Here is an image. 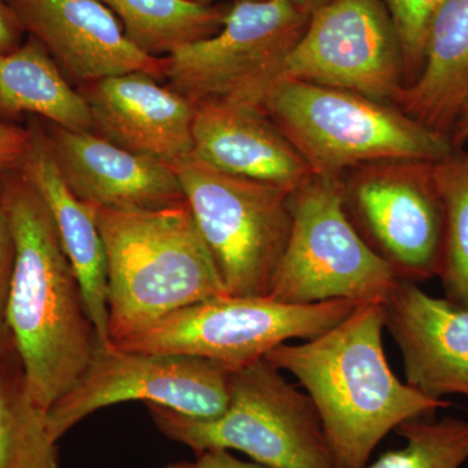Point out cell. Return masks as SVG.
<instances>
[{"instance_id": "cell-1", "label": "cell", "mask_w": 468, "mask_h": 468, "mask_svg": "<svg viewBox=\"0 0 468 468\" xmlns=\"http://www.w3.org/2000/svg\"><path fill=\"white\" fill-rule=\"evenodd\" d=\"M0 207L15 245L9 331L29 392L48 410L85 374L98 338L50 211L17 169L3 176Z\"/></svg>"}, {"instance_id": "cell-2", "label": "cell", "mask_w": 468, "mask_h": 468, "mask_svg": "<svg viewBox=\"0 0 468 468\" xmlns=\"http://www.w3.org/2000/svg\"><path fill=\"white\" fill-rule=\"evenodd\" d=\"M384 329L381 303H362L324 334L280 345L264 358L306 390L338 468L367 466L392 431L451 406L428 399L393 374Z\"/></svg>"}, {"instance_id": "cell-3", "label": "cell", "mask_w": 468, "mask_h": 468, "mask_svg": "<svg viewBox=\"0 0 468 468\" xmlns=\"http://www.w3.org/2000/svg\"><path fill=\"white\" fill-rule=\"evenodd\" d=\"M97 223L107 258L111 344L227 294L186 199L155 209L97 208Z\"/></svg>"}, {"instance_id": "cell-4", "label": "cell", "mask_w": 468, "mask_h": 468, "mask_svg": "<svg viewBox=\"0 0 468 468\" xmlns=\"http://www.w3.org/2000/svg\"><path fill=\"white\" fill-rule=\"evenodd\" d=\"M254 106L270 117L315 177L343 178L363 165L392 160L439 162L454 150L449 138L394 104L341 89L280 77Z\"/></svg>"}, {"instance_id": "cell-5", "label": "cell", "mask_w": 468, "mask_h": 468, "mask_svg": "<svg viewBox=\"0 0 468 468\" xmlns=\"http://www.w3.org/2000/svg\"><path fill=\"white\" fill-rule=\"evenodd\" d=\"M156 428L194 452L237 451L267 468H338L315 405L266 359L229 374V399L218 418L186 417L146 403Z\"/></svg>"}, {"instance_id": "cell-6", "label": "cell", "mask_w": 468, "mask_h": 468, "mask_svg": "<svg viewBox=\"0 0 468 468\" xmlns=\"http://www.w3.org/2000/svg\"><path fill=\"white\" fill-rule=\"evenodd\" d=\"M289 206L291 234L267 297L286 304L381 303L399 279L351 223L343 178H311Z\"/></svg>"}, {"instance_id": "cell-7", "label": "cell", "mask_w": 468, "mask_h": 468, "mask_svg": "<svg viewBox=\"0 0 468 468\" xmlns=\"http://www.w3.org/2000/svg\"><path fill=\"white\" fill-rule=\"evenodd\" d=\"M358 303L335 300L286 304L270 297L218 295L165 316L116 346L196 356L234 371L294 340H311L350 315Z\"/></svg>"}, {"instance_id": "cell-8", "label": "cell", "mask_w": 468, "mask_h": 468, "mask_svg": "<svg viewBox=\"0 0 468 468\" xmlns=\"http://www.w3.org/2000/svg\"><path fill=\"white\" fill-rule=\"evenodd\" d=\"M175 169L227 294L267 295L291 234L292 193L194 158Z\"/></svg>"}, {"instance_id": "cell-9", "label": "cell", "mask_w": 468, "mask_h": 468, "mask_svg": "<svg viewBox=\"0 0 468 468\" xmlns=\"http://www.w3.org/2000/svg\"><path fill=\"white\" fill-rule=\"evenodd\" d=\"M310 17L291 0L233 3L215 36L165 58L163 82L196 106L218 100L254 104L282 77Z\"/></svg>"}, {"instance_id": "cell-10", "label": "cell", "mask_w": 468, "mask_h": 468, "mask_svg": "<svg viewBox=\"0 0 468 468\" xmlns=\"http://www.w3.org/2000/svg\"><path fill=\"white\" fill-rule=\"evenodd\" d=\"M435 163H372L343 177L351 223L403 282H427L441 267L445 209Z\"/></svg>"}, {"instance_id": "cell-11", "label": "cell", "mask_w": 468, "mask_h": 468, "mask_svg": "<svg viewBox=\"0 0 468 468\" xmlns=\"http://www.w3.org/2000/svg\"><path fill=\"white\" fill-rule=\"evenodd\" d=\"M229 374L196 356L97 343L85 374L48 409V428L58 441L98 410L128 401L165 406L190 418H218L229 399Z\"/></svg>"}, {"instance_id": "cell-12", "label": "cell", "mask_w": 468, "mask_h": 468, "mask_svg": "<svg viewBox=\"0 0 468 468\" xmlns=\"http://www.w3.org/2000/svg\"><path fill=\"white\" fill-rule=\"evenodd\" d=\"M282 77L393 104L405 66L384 0H331L314 12Z\"/></svg>"}, {"instance_id": "cell-13", "label": "cell", "mask_w": 468, "mask_h": 468, "mask_svg": "<svg viewBox=\"0 0 468 468\" xmlns=\"http://www.w3.org/2000/svg\"><path fill=\"white\" fill-rule=\"evenodd\" d=\"M8 3L27 36L38 39L77 85L129 72H146L163 81L165 58L151 57L135 48L115 15L97 0Z\"/></svg>"}, {"instance_id": "cell-14", "label": "cell", "mask_w": 468, "mask_h": 468, "mask_svg": "<svg viewBox=\"0 0 468 468\" xmlns=\"http://www.w3.org/2000/svg\"><path fill=\"white\" fill-rule=\"evenodd\" d=\"M92 133L176 167L193 156L196 104L146 72L104 77L79 86Z\"/></svg>"}, {"instance_id": "cell-15", "label": "cell", "mask_w": 468, "mask_h": 468, "mask_svg": "<svg viewBox=\"0 0 468 468\" xmlns=\"http://www.w3.org/2000/svg\"><path fill=\"white\" fill-rule=\"evenodd\" d=\"M39 120L68 186L92 207L155 209L185 201L171 165L122 149L92 132Z\"/></svg>"}, {"instance_id": "cell-16", "label": "cell", "mask_w": 468, "mask_h": 468, "mask_svg": "<svg viewBox=\"0 0 468 468\" xmlns=\"http://www.w3.org/2000/svg\"><path fill=\"white\" fill-rule=\"evenodd\" d=\"M381 307L401 351L405 383L428 399L468 397V309L403 280Z\"/></svg>"}, {"instance_id": "cell-17", "label": "cell", "mask_w": 468, "mask_h": 468, "mask_svg": "<svg viewBox=\"0 0 468 468\" xmlns=\"http://www.w3.org/2000/svg\"><path fill=\"white\" fill-rule=\"evenodd\" d=\"M192 158L224 174L275 185L291 193L315 177L270 117L245 101L197 104Z\"/></svg>"}, {"instance_id": "cell-18", "label": "cell", "mask_w": 468, "mask_h": 468, "mask_svg": "<svg viewBox=\"0 0 468 468\" xmlns=\"http://www.w3.org/2000/svg\"><path fill=\"white\" fill-rule=\"evenodd\" d=\"M32 141L17 171L42 197L68 260L75 270L98 343L110 344L107 258L97 223V208L81 201L68 186L38 117L29 124Z\"/></svg>"}, {"instance_id": "cell-19", "label": "cell", "mask_w": 468, "mask_h": 468, "mask_svg": "<svg viewBox=\"0 0 468 468\" xmlns=\"http://www.w3.org/2000/svg\"><path fill=\"white\" fill-rule=\"evenodd\" d=\"M393 104L451 141L452 128L468 106V0H446L436 12L423 68Z\"/></svg>"}, {"instance_id": "cell-20", "label": "cell", "mask_w": 468, "mask_h": 468, "mask_svg": "<svg viewBox=\"0 0 468 468\" xmlns=\"http://www.w3.org/2000/svg\"><path fill=\"white\" fill-rule=\"evenodd\" d=\"M23 115L70 131L92 132L85 98L32 36L17 50L0 57V122Z\"/></svg>"}, {"instance_id": "cell-21", "label": "cell", "mask_w": 468, "mask_h": 468, "mask_svg": "<svg viewBox=\"0 0 468 468\" xmlns=\"http://www.w3.org/2000/svg\"><path fill=\"white\" fill-rule=\"evenodd\" d=\"M115 15L126 38L151 57L215 36L227 11L189 0H97Z\"/></svg>"}, {"instance_id": "cell-22", "label": "cell", "mask_w": 468, "mask_h": 468, "mask_svg": "<svg viewBox=\"0 0 468 468\" xmlns=\"http://www.w3.org/2000/svg\"><path fill=\"white\" fill-rule=\"evenodd\" d=\"M48 411L30 394L17 353L0 359V468H58Z\"/></svg>"}, {"instance_id": "cell-23", "label": "cell", "mask_w": 468, "mask_h": 468, "mask_svg": "<svg viewBox=\"0 0 468 468\" xmlns=\"http://www.w3.org/2000/svg\"><path fill=\"white\" fill-rule=\"evenodd\" d=\"M445 209L442 258L439 276L445 298L468 309V154L452 150L435 163Z\"/></svg>"}, {"instance_id": "cell-24", "label": "cell", "mask_w": 468, "mask_h": 468, "mask_svg": "<svg viewBox=\"0 0 468 468\" xmlns=\"http://www.w3.org/2000/svg\"><path fill=\"white\" fill-rule=\"evenodd\" d=\"M394 432L405 445L363 468H463L468 462V420L418 418Z\"/></svg>"}, {"instance_id": "cell-25", "label": "cell", "mask_w": 468, "mask_h": 468, "mask_svg": "<svg viewBox=\"0 0 468 468\" xmlns=\"http://www.w3.org/2000/svg\"><path fill=\"white\" fill-rule=\"evenodd\" d=\"M446 0H384L399 33L405 66V85L420 73L428 32L436 12Z\"/></svg>"}, {"instance_id": "cell-26", "label": "cell", "mask_w": 468, "mask_h": 468, "mask_svg": "<svg viewBox=\"0 0 468 468\" xmlns=\"http://www.w3.org/2000/svg\"><path fill=\"white\" fill-rule=\"evenodd\" d=\"M15 245L5 212L0 207V359L17 353L8 325L9 292L14 271Z\"/></svg>"}, {"instance_id": "cell-27", "label": "cell", "mask_w": 468, "mask_h": 468, "mask_svg": "<svg viewBox=\"0 0 468 468\" xmlns=\"http://www.w3.org/2000/svg\"><path fill=\"white\" fill-rule=\"evenodd\" d=\"M32 141L29 126L23 128L7 122H0V176L15 171Z\"/></svg>"}, {"instance_id": "cell-28", "label": "cell", "mask_w": 468, "mask_h": 468, "mask_svg": "<svg viewBox=\"0 0 468 468\" xmlns=\"http://www.w3.org/2000/svg\"><path fill=\"white\" fill-rule=\"evenodd\" d=\"M27 30L8 0H0V57L17 50L24 43Z\"/></svg>"}, {"instance_id": "cell-29", "label": "cell", "mask_w": 468, "mask_h": 468, "mask_svg": "<svg viewBox=\"0 0 468 468\" xmlns=\"http://www.w3.org/2000/svg\"><path fill=\"white\" fill-rule=\"evenodd\" d=\"M181 468H267L257 462H246L234 457L229 451L211 449L196 452L193 462H181Z\"/></svg>"}, {"instance_id": "cell-30", "label": "cell", "mask_w": 468, "mask_h": 468, "mask_svg": "<svg viewBox=\"0 0 468 468\" xmlns=\"http://www.w3.org/2000/svg\"><path fill=\"white\" fill-rule=\"evenodd\" d=\"M468 141V106L461 113L460 119L455 122L451 134L452 149H464Z\"/></svg>"}, {"instance_id": "cell-31", "label": "cell", "mask_w": 468, "mask_h": 468, "mask_svg": "<svg viewBox=\"0 0 468 468\" xmlns=\"http://www.w3.org/2000/svg\"><path fill=\"white\" fill-rule=\"evenodd\" d=\"M291 2L295 7L302 9L306 14L313 15L314 12L318 11L319 8H322L331 0H291Z\"/></svg>"}, {"instance_id": "cell-32", "label": "cell", "mask_w": 468, "mask_h": 468, "mask_svg": "<svg viewBox=\"0 0 468 468\" xmlns=\"http://www.w3.org/2000/svg\"><path fill=\"white\" fill-rule=\"evenodd\" d=\"M189 2L197 3V5H211V3L215 0H189ZM233 2H254V0H233Z\"/></svg>"}, {"instance_id": "cell-33", "label": "cell", "mask_w": 468, "mask_h": 468, "mask_svg": "<svg viewBox=\"0 0 468 468\" xmlns=\"http://www.w3.org/2000/svg\"><path fill=\"white\" fill-rule=\"evenodd\" d=\"M168 468H181V467L178 466V463H176V464H174V466H171V467H168Z\"/></svg>"}, {"instance_id": "cell-34", "label": "cell", "mask_w": 468, "mask_h": 468, "mask_svg": "<svg viewBox=\"0 0 468 468\" xmlns=\"http://www.w3.org/2000/svg\"><path fill=\"white\" fill-rule=\"evenodd\" d=\"M3 176H0V183H2Z\"/></svg>"}, {"instance_id": "cell-35", "label": "cell", "mask_w": 468, "mask_h": 468, "mask_svg": "<svg viewBox=\"0 0 468 468\" xmlns=\"http://www.w3.org/2000/svg\"><path fill=\"white\" fill-rule=\"evenodd\" d=\"M467 144V150H466V149H464V150H466V151H467V154H468V141H467V144Z\"/></svg>"}]
</instances>
